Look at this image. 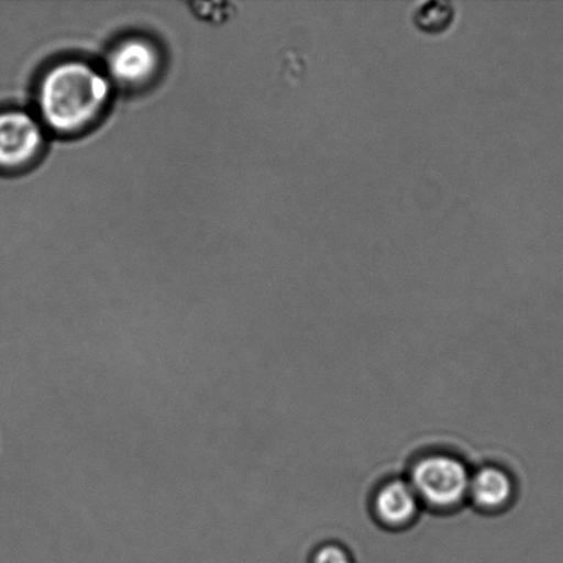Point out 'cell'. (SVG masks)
<instances>
[{
    "label": "cell",
    "mask_w": 563,
    "mask_h": 563,
    "mask_svg": "<svg viewBox=\"0 0 563 563\" xmlns=\"http://www.w3.org/2000/svg\"><path fill=\"white\" fill-rule=\"evenodd\" d=\"M110 85L92 66L77 60L49 69L38 88V108L49 129L70 134L85 129L102 112Z\"/></svg>",
    "instance_id": "obj_1"
},
{
    "label": "cell",
    "mask_w": 563,
    "mask_h": 563,
    "mask_svg": "<svg viewBox=\"0 0 563 563\" xmlns=\"http://www.w3.org/2000/svg\"><path fill=\"white\" fill-rule=\"evenodd\" d=\"M515 495V484L504 468L484 466L471 476L468 498L479 509L495 511L510 504Z\"/></svg>",
    "instance_id": "obj_6"
},
{
    "label": "cell",
    "mask_w": 563,
    "mask_h": 563,
    "mask_svg": "<svg viewBox=\"0 0 563 563\" xmlns=\"http://www.w3.org/2000/svg\"><path fill=\"white\" fill-rule=\"evenodd\" d=\"M471 476L465 463L445 454L419 460L411 468L410 484L421 504L438 510H450L468 498Z\"/></svg>",
    "instance_id": "obj_2"
},
{
    "label": "cell",
    "mask_w": 563,
    "mask_h": 563,
    "mask_svg": "<svg viewBox=\"0 0 563 563\" xmlns=\"http://www.w3.org/2000/svg\"><path fill=\"white\" fill-rule=\"evenodd\" d=\"M159 57L156 47L143 38H130L113 49L109 57V71L114 80L136 86L156 74Z\"/></svg>",
    "instance_id": "obj_4"
},
{
    "label": "cell",
    "mask_w": 563,
    "mask_h": 563,
    "mask_svg": "<svg viewBox=\"0 0 563 563\" xmlns=\"http://www.w3.org/2000/svg\"><path fill=\"white\" fill-rule=\"evenodd\" d=\"M410 482L391 479L378 489L374 499L375 517L383 526L394 529L406 528L416 520L421 507Z\"/></svg>",
    "instance_id": "obj_5"
},
{
    "label": "cell",
    "mask_w": 563,
    "mask_h": 563,
    "mask_svg": "<svg viewBox=\"0 0 563 563\" xmlns=\"http://www.w3.org/2000/svg\"><path fill=\"white\" fill-rule=\"evenodd\" d=\"M43 145V132L32 115L21 110L0 113V168L24 167Z\"/></svg>",
    "instance_id": "obj_3"
},
{
    "label": "cell",
    "mask_w": 563,
    "mask_h": 563,
    "mask_svg": "<svg viewBox=\"0 0 563 563\" xmlns=\"http://www.w3.org/2000/svg\"><path fill=\"white\" fill-rule=\"evenodd\" d=\"M456 4L446 0H427L412 10L411 21L419 32L441 35L450 30L456 20Z\"/></svg>",
    "instance_id": "obj_7"
},
{
    "label": "cell",
    "mask_w": 563,
    "mask_h": 563,
    "mask_svg": "<svg viewBox=\"0 0 563 563\" xmlns=\"http://www.w3.org/2000/svg\"><path fill=\"white\" fill-rule=\"evenodd\" d=\"M312 563H352L350 554L339 544L322 545L312 556Z\"/></svg>",
    "instance_id": "obj_8"
}]
</instances>
